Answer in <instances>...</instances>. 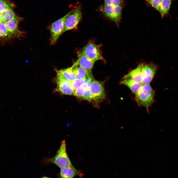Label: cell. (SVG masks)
I'll list each match as a JSON object with an SVG mask.
<instances>
[{
  "mask_svg": "<svg viewBox=\"0 0 178 178\" xmlns=\"http://www.w3.org/2000/svg\"><path fill=\"white\" fill-rule=\"evenodd\" d=\"M135 99L140 106L144 107L147 112L149 109L154 101L155 92L150 84L142 85L135 94Z\"/></svg>",
  "mask_w": 178,
  "mask_h": 178,
  "instance_id": "obj_1",
  "label": "cell"
},
{
  "mask_svg": "<svg viewBox=\"0 0 178 178\" xmlns=\"http://www.w3.org/2000/svg\"><path fill=\"white\" fill-rule=\"evenodd\" d=\"M46 161L47 162L54 164L60 168L73 166L66 152L65 140L61 141L60 147L55 156L46 158Z\"/></svg>",
  "mask_w": 178,
  "mask_h": 178,
  "instance_id": "obj_2",
  "label": "cell"
},
{
  "mask_svg": "<svg viewBox=\"0 0 178 178\" xmlns=\"http://www.w3.org/2000/svg\"><path fill=\"white\" fill-rule=\"evenodd\" d=\"M123 6L104 4L99 8L100 11L106 17L114 22L119 27L121 18Z\"/></svg>",
  "mask_w": 178,
  "mask_h": 178,
  "instance_id": "obj_3",
  "label": "cell"
},
{
  "mask_svg": "<svg viewBox=\"0 0 178 178\" xmlns=\"http://www.w3.org/2000/svg\"><path fill=\"white\" fill-rule=\"evenodd\" d=\"M71 11L72 10L51 24L50 27V41L51 45L55 44L60 36L62 34L65 20Z\"/></svg>",
  "mask_w": 178,
  "mask_h": 178,
  "instance_id": "obj_4",
  "label": "cell"
},
{
  "mask_svg": "<svg viewBox=\"0 0 178 178\" xmlns=\"http://www.w3.org/2000/svg\"><path fill=\"white\" fill-rule=\"evenodd\" d=\"M82 18L81 8L79 6L74 9L66 18L62 34L68 30L75 28Z\"/></svg>",
  "mask_w": 178,
  "mask_h": 178,
  "instance_id": "obj_5",
  "label": "cell"
},
{
  "mask_svg": "<svg viewBox=\"0 0 178 178\" xmlns=\"http://www.w3.org/2000/svg\"><path fill=\"white\" fill-rule=\"evenodd\" d=\"M80 51L89 58L96 62L98 60L105 61L99 45L93 42H89Z\"/></svg>",
  "mask_w": 178,
  "mask_h": 178,
  "instance_id": "obj_6",
  "label": "cell"
},
{
  "mask_svg": "<svg viewBox=\"0 0 178 178\" xmlns=\"http://www.w3.org/2000/svg\"><path fill=\"white\" fill-rule=\"evenodd\" d=\"M89 90L91 95L92 100L97 102L105 98V94L104 89L102 84L100 82L95 80L92 81Z\"/></svg>",
  "mask_w": 178,
  "mask_h": 178,
  "instance_id": "obj_7",
  "label": "cell"
},
{
  "mask_svg": "<svg viewBox=\"0 0 178 178\" xmlns=\"http://www.w3.org/2000/svg\"><path fill=\"white\" fill-rule=\"evenodd\" d=\"M157 66L154 63L143 64L142 71L143 78L142 85L150 84L157 69Z\"/></svg>",
  "mask_w": 178,
  "mask_h": 178,
  "instance_id": "obj_8",
  "label": "cell"
},
{
  "mask_svg": "<svg viewBox=\"0 0 178 178\" xmlns=\"http://www.w3.org/2000/svg\"><path fill=\"white\" fill-rule=\"evenodd\" d=\"M56 81V91L66 95H73L74 91L72 87L71 82L58 74L57 75Z\"/></svg>",
  "mask_w": 178,
  "mask_h": 178,
  "instance_id": "obj_9",
  "label": "cell"
},
{
  "mask_svg": "<svg viewBox=\"0 0 178 178\" xmlns=\"http://www.w3.org/2000/svg\"><path fill=\"white\" fill-rule=\"evenodd\" d=\"M143 64H140L136 68L124 76L122 79L131 80L142 84L143 78L142 71Z\"/></svg>",
  "mask_w": 178,
  "mask_h": 178,
  "instance_id": "obj_10",
  "label": "cell"
},
{
  "mask_svg": "<svg viewBox=\"0 0 178 178\" xmlns=\"http://www.w3.org/2000/svg\"><path fill=\"white\" fill-rule=\"evenodd\" d=\"M19 22L18 21L11 20L5 22L11 37L20 38L24 35V32L20 31L18 28V24Z\"/></svg>",
  "mask_w": 178,
  "mask_h": 178,
  "instance_id": "obj_11",
  "label": "cell"
},
{
  "mask_svg": "<svg viewBox=\"0 0 178 178\" xmlns=\"http://www.w3.org/2000/svg\"><path fill=\"white\" fill-rule=\"evenodd\" d=\"M77 55L78 65L87 71L91 72L95 62L89 58L80 51L78 52Z\"/></svg>",
  "mask_w": 178,
  "mask_h": 178,
  "instance_id": "obj_12",
  "label": "cell"
},
{
  "mask_svg": "<svg viewBox=\"0 0 178 178\" xmlns=\"http://www.w3.org/2000/svg\"><path fill=\"white\" fill-rule=\"evenodd\" d=\"M92 74L86 77L85 83L74 91L73 95L81 99L89 89L90 86L92 81Z\"/></svg>",
  "mask_w": 178,
  "mask_h": 178,
  "instance_id": "obj_13",
  "label": "cell"
},
{
  "mask_svg": "<svg viewBox=\"0 0 178 178\" xmlns=\"http://www.w3.org/2000/svg\"><path fill=\"white\" fill-rule=\"evenodd\" d=\"M81 173L73 166L60 168V176L61 178H73Z\"/></svg>",
  "mask_w": 178,
  "mask_h": 178,
  "instance_id": "obj_14",
  "label": "cell"
},
{
  "mask_svg": "<svg viewBox=\"0 0 178 178\" xmlns=\"http://www.w3.org/2000/svg\"><path fill=\"white\" fill-rule=\"evenodd\" d=\"M1 21L5 22L11 20H15L20 22L23 19L16 15L12 9H7L0 14Z\"/></svg>",
  "mask_w": 178,
  "mask_h": 178,
  "instance_id": "obj_15",
  "label": "cell"
},
{
  "mask_svg": "<svg viewBox=\"0 0 178 178\" xmlns=\"http://www.w3.org/2000/svg\"><path fill=\"white\" fill-rule=\"evenodd\" d=\"M72 66L67 68L56 70L57 74L59 75L63 78L71 82L77 78L75 75L72 72Z\"/></svg>",
  "mask_w": 178,
  "mask_h": 178,
  "instance_id": "obj_16",
  "label": "cell"
},
{
  "mask_svg": "<svg viewBox=\"0 0 178 178\" xmlns=\"http://www.w3.org/2000/svg\"><path fill=\"white\" fill-rule=\"evenodd\" d=\"M72 66V71L77 78L86 77L92 73L91 72L87 71L80 67L78 65L77 60Z\"/></svg>",
  "mask_w": 178,
  "mask_h": 178,
  "instance_id": "obj_17",
  "label": "cell"
},
{
  "mask_svg": "<svg viewBox=\"0 0 178 178\" xmlns=\"http://www.w3.org/2000/svg\"><path fill=\"white\" fill-rule=\"evenodd\" d=\"M120 83L126 86L135 94L139 90L142 85L141 84L129 79H122Z\"/></svg>",
  "mask_w": 178,
  "mask_h": 178,
  "instance_id": "obj_18",
  "label": "cell"
},
{
  "mask_svg": "<svg viewBox=\"0 0 178 178\" xmlns=\"http://www.w3.org/2000/svg\"><path fill=\"white\" fill-rule=\"evenodd\" d=\"M172 0H163L160 6V13L162 19L168 14Z\"/></svg>",
  "mask_w": 178,
  "mask_h": 178,
  "instance_id": "obj_19",
  "label": "cell"
},
{
  "mask_svg": "<svg viewBox=\"0 0 178 178\" xmlns=\"http://www.w3.org/2000/svg\"><path fill=\"white\" fill-rule=\"evenodd\" d=\"M14 4L8 0H0V14L6 10L12 9Z\"/></svg>",
  "mask_w": 178,
  "mask_h": 178,
  "instance_id": "obj_20",
  "label": "cell"
},
{
  "mask_svg": "<svg viewBox=\"0 0 178 178\" xmlns=\"http://www.w3.org/2000/svg\"><path fill=\"white\" fill-rule=\"evenodd\" d=\"M86 77L77 78L71 82L72 87L74 91L85 82Z\"/></svg>",
  "mask_w": 178,
  "mask_h": 178,
  "instance_id": "obj_21",
  "label": "cell"
},
{
  "mask_svg": "<svg viewBox=\"0 0 178 178\" xmlns=\"http://www.w3.org/2000/svg\"><path fill=\"white\" fill-rule=\"evenodd\" d=\"M11 37L5 23L1 22H0V37Z\"/></svg>",
  "mask_w": 178,
  "mask_h": 178,
  "instance_id": "obj_22",
  "label": "cell"
},
{
  "mask_svg": "<svg viewBox=\"0 0 178 178\" xmlns=\"http://www.w3.org/2000/svg\"><path fill=\"white\" fill-rule=\"evenodd\" d=\"M163 0H146L147 3L159 12L161 4Z\"/></svg>",
  "mask_w": 178,
  "mask_h": 178,
  "instance_id": "obj_23",
  "label": "cell"
},
{
  "mask_svg": "<svg viewBox=\"0 0 178 178\" xmlns=\"http://www.w3.org/2000/svg\"><path fill=\"white\" fill-rule=\"evenodd\" d=\"M104 4L123 6L125 2L123 0H104Z\"/></svg>",
  "mask_w": 178,
  "mask_h": 178,
  "instance_id": "obj_24",
  "label": "cell"
},
{
  "mask_svg": "<svg viewBox=\"0 0 178 178\" xmlns=\"http://www.w3.org/2000/svg\"><path fill=\"white\" fill-rule=\"evenodd\" d=\"M89 101L92 100V97L89 89L87 92L81 98Z\"/></svg>",
  "mask_w": 178,
  "mask_h": 178,
  "instance_id": "obj_25",
  "label": "cell"
},
{
  "mask_svg": "<svg viewBox=\"0 0 178 178\" xmlns=\"http://www.w3.org/2000/svg\"><path fill=\"white\" fill-rule=\"evenodd\" d=\"M2 22V21H1V18L0 15V22Z\"/></svg>",
  "mask_w": 178,
  "mask_h": 178,
  "instance_id": "obj_26",
  "label": "cell"
},
{
  "mask_svg": "<svg viewBox=\"0 0 178 178\" xmlns=\"http://www.w3.org/2000/svg\"><path fill=\"white\" fill-rule=\"evenodd\" d=\"M42 178H48V177H44Z\"/></svg>",
  "mask_w": 178,
  "mask_h": 178,
  "instance_id": "obj_27",
  "label": "cell"
}]
</instances>
